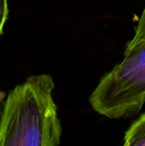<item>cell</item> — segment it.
<instances>
[{"mask_svg":"<svg viewBox=\"0 0 145 146\" xmlns=\"http://www.w3.org/2000/svg\"><path fill=\"white\" fill-rule=\"evenodd\" d=\"M50 74L28 77L8 94L0 120V146H56L62 127Z\"/></svg>","mask_w":145,"mask_h":146,"instance_id":"cell-1","label":"cell"},{"mask_svg":"<svg viewBox=\"0 0 145 146\" xmlns=\"http://www.w3.org/2000/svg\"><path fill=\"white\" fill-rule=\"evenodd\" d=\"M92 109L110 119L140 112L145 103V6L123 60L106 73L89 98Z\"/></svg>","mask_w":145,"mask_h":146,"instance_id":"cell-2","label":"cell"},{"mask_svg":"<svg viewBox=\"0 0 145 146\" xmlns=\"http://www.w3.org/2000/svg\"><path fill=\"white\" fill-rule=\"evenodd\" d=\"M125 146H145V113L134 121L124 136Z\"/></svg>","mask_w":145,"mask_h":146,"instance_id":"cell-3","label":"cell"},{"mask_svg":"<svg viewBox=\"0 0 145 146\" xmlns=\"http://www.w3.org/2000/svg\"><path fill=\"white\" fill-rule=\"evenodd\" d=\"M9 15L8 0H0V36L3 33L5 22Z\"/></svg>","mask_w":145,"mask_h":146,"instance_id":"cell-4","label":"cell"},{"mask_svg":"<svg viewBox=\"0 0 145 146\" xmlns=\"http://www.w3.org/2000/svg\"><path fill=\"white\" fill-rule=\"evenodd\" d=\"M3 104L0 101V120L2 117V113H3Z\"/></svg>","mask_w":145,"mask_h":146,"instance_id":"cell-5","label":"cell"}]
</instances>
